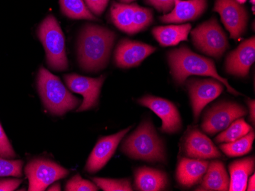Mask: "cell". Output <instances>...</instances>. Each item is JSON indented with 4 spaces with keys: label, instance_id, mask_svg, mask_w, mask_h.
<instances>
[{
    "label": "cell",
    "instance_id": "1",
    "mask_svg": "<svg viewBox=\"0 0 255 191\" xmlns=\"http://www.w3.org/2000/svg\"><path fill=\"white\" fill-rule=\"evenodd\" d=\"M117 35L111 30L87 24L80 31L77 44L79 64L87 72L107 67Z\"/></svg>",
    "mask_w": 255,
    "mask_h": 191
},
{
    "label": "cell",
    "instance_id": "2",
    "mask_svg": "<svg viewBox=\"0 0 255 191\" xmlns=\"http://www.w3.org/2000/svg\"><path fill=\"white\" fill-rule=\"evenodd\" d=\"M167 58L172 76L177 83L180 85L184 83L190 75L210 76L222 82L231 94L241 95L229 85L226 78L218 73L213 61L195 54L187 47L182 46L178 49L170 51Z\"/></svg>",
    "mask_w": 255,
    "mask_h": 191
},
{
    "label": "cell",
    "instance_id": "3",
    "mask_svg": "<svg viewBox=\"0 0 255 191\" xmlns=\"http://www.w3.org/2000/svg\"><path fill=\"white\" fill-rule=\"evenodd\" d=\"M122 151L131 159L149 162L167 161L164 142L150 121H145L123 142Z\"/></svg>",
    "mask_w": 255,
    "mask_h": 191
},
{
    "label": "cell",
    "instance_id": "4",
    "mask_svg": "<svg viewBox=\"0 0 255 191\" xmlns=\"http://www.w3.org/2000/svg\"><path fill=\"white\" fill-rule=\"evenodd\" d=\"M37 82L43 103L52 115L61 116L81 103L80 100L69 92L58 77L44 67L38 71Z\"/></svg>",
    "mask_w": 255,
    "mask_h": 191
},
{
    "label": "cell",
    "instance_id": "5",
    "mask_svg": "<svg viewBox=\"0 0 255 191\" xmlns=\"http://www.w3.org/2000/svg\"><path fill=\"white\" fill-rule=\"evenodd\" d=\"M37 34L45 50L48 65L54 70H67L68 61L64 36L57 19L52 15L46 17L38 27Z\"/></svg>",
    "mask_w": 255,
    "mask_h": 191
},
{
    "label": "cell",
    "instance_id": "6",
    "mask_svg": "<svg viewBox=\"0 0 255 191\" xmlns=\"http://www.w3.org/2000/svg\"><path fill=\"white\" fill-rule=\"evenodd\" d=\"M191 37L199 51L216 59L221 58L229 48L227 35L215 17L193 30Z\"/></svg>",
    "mask_w": 255,
    "mask_h": 191
},
{
    "label": "cell",
    "instance_id": "7",
    "mask_svg": "<svg viewBox=\"0 0 255 191\" xmlns=\"http://www.w3.org/2000/svg\"><path fill=\"white\" fill-rule=\"evenodd\" d=\"M247 114L246 108L236 102H219L206 111L201 128L203 132L213 136L224 130L233 121Z\"/></svg>",
    "mask_w": 255,
    "mask_h": 191
},
{
    "label": "cell",
    "instance_id": "8",
    "mask_svg": "<svg viewBox=\"0 0 255 191\" xmlns=\"http://www.w3.org/2000/svg\"><path fill=\"white\" fill-rule=\"evenodd\" d=\"M29 191H45L49 185L69 175V171L52 161L37 159L30 161L25 168Z\"/></svg>",
    "mask_w": 255,
    "mask_h": 191
},
{
    "label": "cell",
    "instance_id": "9",
    "mask_svg": "<svg viewBox=\"0 0 255 191\" xmlns=\"http://www.w3.org/2000/svg\"><path fill=\"white\" fill-rule=\"evenodd\" d=\"M195 121H198L203 108L221 95L224 87L216 78L196 79L187 82Z\"/></svg>",
    "mask_w": 255,
    "mask_h": 191
},
{
    "label": "cell",
    "instance_id": "10",
    "mask_svg": "<svg viewBox=\"0 0 255 191\" xmlns=\"http://www.w3.org/2000/svg\"><path fill=\"white\" fill-rule=\"evenodd\" d=\"M215 12L221 16L222 21L230 34L231 38L239 39L247 28L248 12L236 0H216Z\"/></svg>",
    "mask_w": 255,
    "mask_h": 191
},
{
    "label": "cell",
    "instance_id": "11",
    "mask_svg": "<svg viewBox=\"0 0 255 191\" xmlns=\"http://www.w3.org/2000/svg\"><path fill=\"white\" fill-rule=\"evenodd\" d=\"M140 105L147 107L161 119L160 130L167 133H176L181 129L182 121L178 109L168 100L146 95L137 100Z\"/></svg>",
    "mask_w": 255,
    "mask_h": 191
},
{
    "label": "cell",
    "instance_id": "12",
    "mask_svg": "<svg viewBox=\"0 0 255 191\" xmlns=\"http://www.w3.org/2000/svg\"><path fill=\"white\" fill-rule=\"evenodd\" d=\"M64 81L70 89L84 97V101L77 109L78 112L87 111L97 105L102 85L105 81V76L90 78L76 73L69 74L64 76Z\"/></svg>",
    "mask_w": 255,
    "mask_h": 191
},
{
    "label": "cell",
    "instance_id": "13",
    "mask_svg": "<svg viewBox=\"0 0 255 191\" xmlns=\"http://www.w3.org/2000/svg\"><path fill=\"white\" fill-rule=\"evenodd\" d=\"M131 128L129 127L111 136L101 138L89 157L86 164V171L90 174H95L101 170L114 155L119 144Z\"/></svg>",
    "mask_w": 255,
    "mask_h": 191
},
{
    "label": "cell",
    "instance_id": "14",
    "mask_svg": "<svg viewBox=\"0 0 255 191\" xmlns=\"http://www.w3.org/2000/svg\"><path fill=\"white\" fill-rule=\"evenodd\" d=\"M156 51L149 44L131 40H122L115 51V62L120 68L137 66Z\"/></svg>",
    "mask_w": 255,
    "mask_h": 191
},
{
    "label": "cell",
    "instance_id": "15",
    "mask_svg": "<svg viewBox=\"0 0 255 191\" xmlns=\"http://www.w3.org/2000/svg\"><path fill=\"white\" fill-rule=\"evenodd\" d=\"M255 60V38L252 37L232 51L226 60V70L231 75L246 77Z\"/></svg>",
    "mask_w": 255,
    "mask_h": 191
},
{
    "label": "cell",
    "instance_id": "16",
    "mask_svg": "<svg viewBox=\"0 0 255 191\" xmlns=\"http://www.w3.org/2000/svg\"><path fill=\"white\" fill-rule=\"evenodd\" d=\"M183 150L189 158L200 160L219 159L223 156L213 141L198 129H192L187 134Z\"/></svg>",
    "mask_w": 255,
    "mask_h": 191
},
{
    "label": "cell",
    "instance_id": "17",
    "mask_svg": "<svg viewBox=\"0 0 255 191\" xmlns=\"http://www.w3.org/2000/svg\"><path fill=\"white\" fill-rule=\"evenodd\" d=\"M207 8V0H174V7L160 17L164 23H182L200 18Z\"/></svg>",
    "mask_w": 255,
    "mask_h": 191
},
{
    "label": "cell",
    "instance_id": "18",
    "mask_svg": "<svg viewBox=\"0 0 255 191\" xmlns=\"http://www.w3.org/2000/svg\"><path fill=\"white\" fill-rule=\"evenodd\" d=\"M210 162L206 160L183 158L177 165L176 178L184 188H190L201 181Z\"/></svg>",
    "mask_w": 255,
    "mask_h": 191
},
{
    "label": "cell",
    "instance_id": "19",
    "mask_svg": "<svg viewBox=\"0 0 255 191\" xmlns=\"http://www.w3.org/2000/svg\"><path fill=\"white\" fill-rule=\"evenodd\" d=\"M229 182L230 179L224 164L219 160L212 161L196 191H227Z\"/></svg>",
    "mask_w": 255,
    "mask_h": 191
},
{
    "label": "cell",
    "instance_id": "20",
    "mask_svg": "<svg viewBox=\"0 0 255 191\" xmlns=\"http://www.w3.org/2000/svg\"><path fill=\"white\" fill-rule=\"evenodd\" d=\"M134 183L137 191H164L168 185V177L163 171L141 167L134 172Z\"/></svg>",
    "mask_w": 255,
    "mask_h": 191
},
{
    "label": "cell",
    "instance_id": "21",
    "mask_svg": "<svg viewBox=\"0 0 255 191\" xmlns=\"http://www.w3.org/2000/svg\"><path fill=\"white\" fill-rule=\"evenodd\" d=\"M255 158L247 157L235 161L229 165L230 182L229 191H245L247 189L248 180L255 171Z\"/></svg>",
    "mask_w": 255,
    "mask_h": 191
},
{
    "label": "cell",
    "instance_id": "22",
    "mask_svg": "<svg viewBox=\"0 0 255 191\" xmlns=\"http://www.w3.org/2000/svg\"><path fill=\"white\" fill-rule=\"evenodd\" d=\"M191 28L190 24L158 26L153 29L152 34L161 46H175L181 41H187Z\"/></svg>",
    "mask_w": 255,
    "mask_h": 191
},
{
    "label": "cell",
    "instance_id": "23",
    "mask_svg": "<svg viewBox=\"0 0 255 191\" xmlns=\"http://www.w3.org/2000/svg\"><path fill=\"white\" fill-rule=\"evenodd\" d=\"M135 4L113 2L111 6V19L119 29L133 35V18Z\"/></svg>",
    "mask_w": 255,
    "mask_h": 191
},
{
    "label": "cell",
    "instance_id": "24",
    "mask_svg": "<svg viewBox=\"0 0 255 191\" xmlns=\"http://www.w3.org/2000/svg\"><path fill=\"white\" fill-rule=\"evenodd\" d=\"M255 132L251 130L246 136L234 142L221 144L219 148L229 157H239L246 155L252 151L255 140Z\"/></svg>",
    "mask_w": 255,
    "mask_h": 191
},
{
    "label": "cell",
    "instance_id": "25",
    "mask_svg": "<svg viewBox=\"0 0 255 191\" xmlns=\"http://www.w3.org/2000/svg\"><path fill=\"white\" fill-rule=\"evenodd\" d=\"M63 14L72 19L96 20L84 0H60Z\"/></svg>",
    "mask_w": 255,
    "mask_h": 191
},
{
    "label": "cell",
    "instance_id": "26",
    "mask_svg": "<svg viewBox=\"0 0 255 191\" xmlns=\"http://www.w3.org/2000/svg\"><path fill=\"white\" fill-rule=\"evenodd\" d=\"M251 130H252V127L244 119L239 118L233 121L223 132L218 135L215 141L216 143L234 142L246 136Z\"/></svg>",
    "mask_w": 255,
    "mask_h": 191
},
{
    "label": "cell",
    "instance_id": "27",
    "mask_svg": "<svg viewBox=\"0 0 255 191\" xmlns=\"http://www.w3.org/2000/svg\"><path fill=\"white\" fill-rule=\"evenodd\" d=\"M94 183L100 189L104 191H131V180L110 179V178H94Z\"/></svg>",
    "mask_w": 255,
    "mask_h": 191
},
{
    "label": "cell",
    "instance_id": "28",
    "mask_svg": "<svg viewBox=\"0 0 255 191\" xmlns=\"http://www.w3.org/2000/svg\"><path fill=\"white\" fill-rule=\"evenodd\" d=\"M153 22L151 10L135 4L133 18V35L145 29Z\"/></svg>",
    "mask_w": 255,
    "mask_h": 191
},
{
    "label": "cell",
    "instance_id": "29",
    "mask_svg": "<svg viewBox=\"0 0 255 191\" xmlns=\"http://www.w3.org/2000/svg\"><path fill=\"white\" fill-rule=\"evenodd\" d=\"M23 162L21 160H9L0 156V177L22 176Z\"/></svg>",
    "mask_w": 255,
    "mask_h": 191
},
{
    "label": "cell",
    "instance_id": "30",
    "mask_svg": "<svg viewBox=\"0 0 255 191\" xmlns=\"http://www.w3.org/2000/svg\"><path fill=\"white\" fill-rule=\"evenodd\" d=\"M67 191H97L99 188L94 183L83 179L79 174L67 182L65 187Z\"/></svg>",
    "mask_w": 255,
    "mask_h": 191
},
{
    "label": "cell",
    "instance_id": "31",
    "mask_svg": "<svg viewBox=\"0 0 255 191\" xmlns=\"http://www.w3.org/2000/svg\"><path fill=\"white\" fill-rule=\"evenodd\" d=\"M15 155V151L5 135L2 125H0V156L5 159H14Z\"/></svg>",
    "mask_w": 255,
    "mask_h": 191
},
{
    "label": "cell",
    "instance_id": "32",
    "mask_svg": "<svg viewBox=\"0 0 255 191\" xmlns=\"http://www.w3.org/2000/svg\"><path fill=\"white\" fill-rule=\"evenodd\" d=\"M90 12L96 15H101L105 11L110 0H84Z\"/></svg>",
    "mask_w": 255,
    "mask_h": 191
},
{
    "label": "cell",
    "instance_id": "33",
    "mask_svg": "<svg viewBox=\"0 0 255 191\" xmlns=\"http://www.w3.org/2000/svg\"><path fill=\"white\" fill-rule=\"evenodd\" d=\"M146 3L152 5L158 12L169 13L174 7V0H144Z\"/></svg>",
    "mask_w": 255,
    "mask_h": 191
},
{
    "label": "cell",
    "instance_id": "34",
    "mask_svg": "<svg viewBox=\"0 0 255 191\" xmlns=\"http://www.w3.org/2000/svg\"><path fill=\"white\" fill-rule=\"evenodd\" d=\"M22 182L21 179L0 180V191H13Z\"/></svg>",
    "mask_w": 255,
    "mask_h": 191
},
{
    "label": "cell",
    "instance_id": "35",
    "mask_svg": "<svg viewBox=\"0 0 255 191\" xmlns=\"http://www.w3.org/2000/svg\"><path fill=\"white\" fill-rule=\"evenodd\" d=\"M248 105L249 107V112H250V121H252L253 125H255V100H249Z\"/></svg>",
    "mask_w": 255,
    "mask_h": 191
},
{
    "label": "cell",
    "instance_id": "36",
    "mask_svg": "<svg viewBox=\"0 0 255 191\" xmlns=\"http://www.w3.org/2000/svg\"><path fill=\"white\" fill-rule=\"evenodd\" d=\"M246 191H255V174L249 177L248 180L247 189Z\"/></svg>",
    "mask_w": 255,
    "mask_h": 191
},
{
    "label": "cell",
    "instance_id": "37",
    "mask_svg": "<svg viewBox=\"0 0 255 191\" xmlns=\"http://www.w3.org/2000/svg\"><path fill=\"white\" fill-rule=\"evenodd\" d=\"M48 191H61V185H60L59 183L54 184V185L51 187V188H48Z\"/></svg>",
    "mask_w": 255,
    "mask_h": 191
},
{
    "label": "cell",
    "instance_id": "38",
    "mask_svg": "<svg viewBox=\"0 0 255 191\" xmlns=\"http://www.w3.org/2000/svg\"><path fill=\"white\" fill-rule=\"evenodd\" d=\"M121 2H124V3L128 4L129 3V2H133L134 0H120Z\"/></svg>",
    "mask_w": 255,
    "mask_h": 191
},
{
    "label": "cell",
    "instance_id": "39",
    "mask_svg": "<svg viewBox=\"0 0 255 191\" xmlns=\"http://www.w3.org/2000/svg\"><path fill=\"white\" fill-rule=\"evenodd\" d=\"M236 1H237L239 3L244 4L246 3V2L247 1V0H236Z\"/></svg>",
    "mask_w": 255,
    "mask_h": 191
},
{
    "label": "cell",
    "instance_id": "40",
    "mask_svg": "<svg viewBox=\"0 0 255 191\" xmlns=\"http://www.w3.org/2000/svg\"><path fill=\"white\" fill-rule=\"evenodd\" d=\"M251 3L252 4V5H255V0H250Z\"/></svg>",
    "mask_w": 255,
    "mask_h": 191
},
{
    "label": "cell",
    "instance_id": "41",
    "mask_svg": "<svg viewBox=\"0 0 255 191\" xmlns=\"http://www.w3.org/2000/svg\"><path fill=\"white\" fill-rule=\"evenodd\" d=\"M252 11H253V12H255V5H253V7H252Z\"/></svg>",
    "mask_w": 255,
    "mask_h": 191
}]
</instances>
